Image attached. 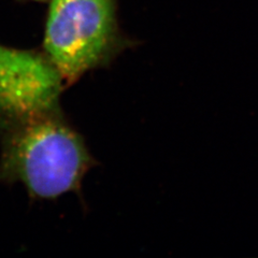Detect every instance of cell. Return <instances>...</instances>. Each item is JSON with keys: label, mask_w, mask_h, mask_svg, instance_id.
<instances>
[{"label": "cell", "mask_w": 258, "mask_h": 258, "mask_svg": "<svg viewBox=\"0 0 258 258\" xmlns=\"http://www.w3.org/2000/svg\"><path fill=\"white\" fill-rule=\"evenodd\" d=\"M0 182H21L30 197L56 199L80 192L96 165L83 137L61 108L3 128Z\"/></svg>", "instance_id": "cell-1"}, {"label": "cell", "mask_w": 258, "mask_h": 258, "mask_svg": "<svg viewBox=\"0 0 258 258\" xmlns=\"http://www.w3.org/2000/svg\"><path fill=\"white\" fill-rule=\"evenodd\" d=\"M132 44L119 29L116 0H51L43 53L66 86L108 67Z\"/></svg>", "instance_id": "cell-2"}, {"label": "cell", "mask_w": 258, "mask_h": 258, "mask_svg": "<svg viewBox=\"0 0 258 258\" xmlns=\"http://www.w3.org/2000/svg\"><path fill=\"white\" fill-rule=\"evenodd\" d=\"M66 87L44 53L0 44V127L59 109Z\"/></svg>", "instance_id": "cell-3"}, {"label": "cell", "mask_w": 258, "mask_h": 258, "mask_svg": "<svg viewBox=\"0 0 258 258\" xmlns=\"http://www.w3.org/2000/svg\"><path fill=\"white\" fill-rule=\"evenodd\" d=\"M35 2H45V0H35Z\"/></svg>", "instance_id": "cell-4"}]
</instances>
